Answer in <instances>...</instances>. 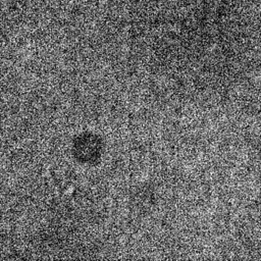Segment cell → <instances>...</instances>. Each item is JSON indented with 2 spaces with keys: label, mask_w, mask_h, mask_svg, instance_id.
I'll list each match as a JSON object with an SVG mask.
<instances>
[{
  "label": "cell",
  "mask_w": 261,
  "mask_h": 261,
  "mask_svg": "<svg viewBox=\"0 0 261 261\" xmlns=\"http://www.w3.org/2000/svg\"><path fill=\"white\" fill-rule=\"evenodd\" d=\"M74 190H75V188H74L73 186H69V187L64 191V195H66V196H71V195L73 194Z\"/></svg>",
  "instance_id": "cell-1"
}]
</instances>
